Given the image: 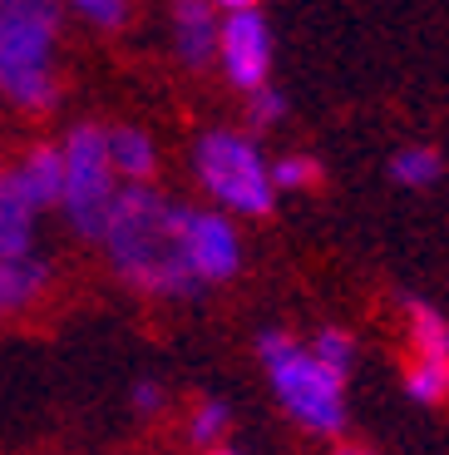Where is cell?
Instances as JSON below:
<instances>
[{"mask_svg": "<svg viewBox=\"0 0 449 455\" xmlns=\"http://www.w3.org/2000/svg\"><path fill=\"white\" fill-rule=\"evenodd\" d=\"M99 243L109 248L114 273L144 297L183 302V297L202 292L188 252H183L178 198L158 194L154 183H124L119 188V204H114V218Z\"/></svg>", "mask_w": 449, "mask_h": 455, "instance_id": "1", "label": "cell"}, {"mask_svg": "<svg viewBox=\"0 0 449 455\" xmlns=\"http://www.w3.org/2000/svg\"><path fill=\"white\" fill-rule=\"evenodd\" d=\"M257 362L272 381L277 406L287 411L302 431L326 435V441L346 431V421H351L346 376L331 371V366L311 352V341H296L292 331L267 327L257 337Z\"/></svg>", "mask_w": 449, "mask_h": 455, "instance_id": "2", "label": "cell"}, {"mask_svg": "<svg viewBox=\"0 0 449 455\" xmlns=\"http://www.w3.org/2000/svg\"><path fill=\"white\" fill-rule=\"evenodd\" d=\"M193 173L213 208L232 218H267L277 208V179L272 159L262 154L257 134L242 129H208L193 139Z\"/></svg>", "mask_w": 449, "mask_h": 455, "instance_id": "3", "label": "cell"}, {"mask_svg": "<svg viewBox=\"0 0 449 455\" xmlns=\"http://www.w3.org/2000/svg\"><path fill=\"white\" fill-rule=\"evenodd\" d=\"M55 35V0H0V94L30 114L55 104V75H50Z\"/></svg>", "mask_w": 449, "mask_h": 455, "instance_id": "4", "label": "cell"}, {"mask_svg": "<svg viewBox=\"0 0 449 455\" xmlns=\"http://www.w3.org/2000/svg\"><path fill=\"white\" fill-rule=\"evenodd\" d=\"M119 169H114L109 154V129L99 124H79L75 134L65 139V213L69 228L79 238H104V228L114 218V204H119Z\"/></svg>", "mask_w": 449, "mask_h": 455, "instance_id": "5", "label": "cell"}, {"mask_svg": "<svg viewBox=\"0 0 449 455\" xmlns=\"http://www.w3.org/2000/svg\"><path fill=\"white\" fill-rule=\"evenodd\" d=\"M178 228H183V252H188V262H193V273H198L202 287L232 283V277L242 273V233H237L232 213L178 204Z\"/></svg>", "mask_w": 449, "mask_h": 455, "instance_id": "6", "label": "cell"}, {"mask_svg": "<svg viewBox=\"0 0 449 455\" xmlns=\"http://www.w3.org/2000/svg\"><path fill=\"white\" fill-rule=\"evenodd\" d=\"M272 55H277V45H272V30L257 5L227 11L223 30H217V65L237 94H252L272 80Z\"/></svg>", "mask_w": 449, "mask_h": 455, "instance_id": "7", "label": "cell"}, {"mask_svg": "<svg viewBox=\"0 0 449 455\" xmlns=\"http://www.w3.org/2000/svg\"><path fill=\"white\" fill-rule=\"evenodd\" d=\"M173 15V50L188 69H202L217 60V0H173L169 5Z\"/></svg>", "mask_w": 449, "mask_h": 455, "instance_id": "8", "label": "cell"}, {"mask_svg": "<svg viewBox=\"0 0 449 455\" xmlns=\"http://www.w3.org/2000/svg\"><path fill=\"white\" fill-rule=\"evenodd\" d=\"M11 179L20 183V194L30 198L35 208H50L65 198V148H30L20 164L11 169Z\"/></svg>", "mask_w": 449, "mask_h": 455, "instance_id": "9", "label": "cell"}, {"mask_svg": "<svg viewBox=\"0 0 449 455\" xmlns=\"http://www.w3.org/2000/svg\"><path fill=\"white\" fill-rule=\"evenodd\" d=\"M50 287V267L30 252L20 258H0V317L5 312H25L30 302H40V292Z\"/></svg>", "mask_w": 449, "mask_h": 455, "instance_id": "10", "label": "cell"}, {"mask_svg": "<svg viewBox=\"0 0 449 455\" xmlns=\"http://www.w3.org/2000/svg\"><path fill=\"white\" fill-rule=\"evenodd\" d=\"M35 213H40V208L20 194V183L5 173V179H0V258H20V252H30Z\"/></svg>", "mask_w": 449, "mask_h": 455, "instance_id": "11", "label": "cell"}, {"mask_svg": "<svg viewBox=\"0 0 449 455\" xmlns=\"http://www.w3.org/2000/svg\"><path fill=\"white\" fill-rule=\"evenodd\" d=\"M109 154H114V169H119V179H129V183H154V173H158V148H154V139H148L144 129H129V124L109 129Z\"/></svg>", "mask_w": 449, "mask_h": 455, "instance_id": "12", "label": "cell"}, {"mask_svg": "<svg viewBox=\"0 0 449 455\" xmlns=\"http://www.w3.org/2000/svg\"><path fill=\"white\" fill-rule=\"evenodd\" d=\"M445 179V154L435 144H400L390 154V183L410 188V194H425Z\"/></svg>", "mask_w": 449, "mask_h": 455, "instance_id": "13", "label": "cell"}, {"mask_svg": "<svg viewBox=\"0 0 449 455\" xmlns=\"http://www.w3.org/2000/svg\"><path fill=\"white\" fill-rule=\"evenodd\" d=\"M405 331L415 356H449V322L425 297H405Z\"/></svg>", "mask_w": 449, "mask_h": 455, "instance_id": "14", "label": "cell"}, {"mask_svg": "<svg viewBox=\"0 0 449 455\" xmlns=\"http://www.w3.org/2000/svg\"><path fill=\"white\" fill-rule=\"evenodd\" d=\"M405 396L420 406H445L449 401V356H415L405 362Z\"/></svg>", "mask_w": 449, "mask_h": 455, "instance_id": "15", "label": "cell"}, {"mask_svg": "<svg viewBox=\"0 0 449 455\" xmlns=\"http://www.w3.org/2000/svg\"><path fill=\"white\" fill-rule=\"evenodd\" d=\"M227 426H232V406L208 396V401H198L193 416H188V441L198 445V451H213V445H223Z\"/></svg>", "mask_w": 449, "mask_h": 455, "instance_id": "16", "label": "cell"}, {"mask_svg": "<svg viewBox=\"0 0 449 455\" xmlns=\"http://www.w3.org/2000/svg\"><path fill=\"white\" fill-rule=\"evenodd\" d=\"M311 352L321 356L331 371H341L351 381V371H356V356H360V347H356V337H351L346 327H321L311 337Z\"/></svg>", "mask_w": 449, "mask_h": 455, "instance_id": "17", "label": "cell"}, {"mask_svg": "<svg viewBox=\"0 0 449 455\" xmlns=\"http://www.w3.org/2000/svg\"><path fill=\"white\" fill-rule=\"evenodd\" d=\"M272 179H277V194H306L321 183V159L311 154H281L272 159Z\"/></svg>", "mask_w": 449, "mask_h": 455, "instance_id": "18", "label": "cell"}, {"mask_svg": "<svg viewBox=\"0 0 449 455\" xmlns=\"http://www.w3.org/2000/svg\"><path fill=\"white\" fill-rule=\"evenodd\" d=\"M281 119H287V94L281 90L262 84V90L248 94V129L252 134H267V129H277Z\"/></svg>", "mask_w": 449, "mask_h": 455, "instance_id": "19", "label": "cell"}, {"mask_svg": "<svg viewBox=\"0 0 449 455\" xmlns=\"http://www.w3.org/2000/svg\"><path fill=\"white\" fill-rule=\"evenodd\" d=\"M69 5L90 25H99V30H119L129 20V0H69Z\"/></svg>", "mask_w": 449, "mask_h": 455, "instance_id": "20", "label": "cell"}, {"mask_svg": "<svg viewBox=\"0 0 449 455\" xmlns=\"http://www.w3.org/2000/svg\"><path fill=\"white\" fill-rule=\"evenodd\" d=\"M134 411L138 416H158V411H163V391H158L154 381H138L134 387Z\"/></svg>", "mask_w": 449, "mask_h": 455, "instance_id": "21", "label": "cell"}, {"mask_svg": "<svg viewBox=\"0 0 449 455\" xmlns=\"http://www.w3.org/2000/svg\"><path fill=\"white\" fill-rule=\"evenodd\" d=\"M331 455H381V451H371V445H356V441H341Z\"/></svg>", "mask_w": 449, "mask_h": 455, "instance_id": "22", "label": "cell"}, {"mask_svg": "<svg viewBox=\"0 0 449 455\" xmlns=\"http://www.w3.org/2000/svg\"><path fill=\"white\" fill-rule=\"evenodd\" d=\"M248 5H257V0H217V11H248Z\"/></svg>", "mask_w": 449, "mask_h": 455, "instance_id": "23", "label": "cell"}, {"mask_svg": "<svg viewBox=\"0 0 449 455\" xmlns=\"http://www.w3.org/2000/svg\"><path fill=\"white\" fill-rule=\"evenodd\" d=\"M202 455H242V451H232V445H213V451H202Z\"/></svg>", "mask_w": 449, "mask_h": 455, "instance_id": "24", "label": "cell"}]
</instances>
